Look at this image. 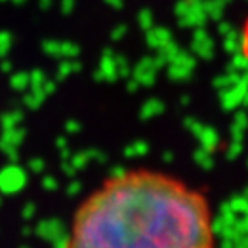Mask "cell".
Masks as SVG:
<instances>
[{"mask_svg":"<svg viewBox=\"0 0 248 248\" xmlns=\"http://www.w3.org/2000/svg\"><path fill=\"white\" fill-rule=\"evenodd\" d=\"M12 62L11 61H7V59H2V62H0V71H2V73H5V74H11L12 73Z\"/></svg>","mask_w":248,"mask_h":248,"instance_id":"obj_38","label":"cell"},{"mask_svg":"<svg viewBox=\"0 0 248 248\" xmlns=\"http://www.w3.org/2000/svg\"><path fill=\"white\" fill-rule=\"evenodd\" d=\"M155 74H157V71H148V73H145V74H141V76H138L136 79H138L140 85H141V86L152 88V86L155 85Z\"/></svg>","mask_w":248,"mask_h":248,"instance_id":"obj_27","label":"cell"},{"mask_svg":"<svg viewBox=\"0 0 248 248\" xmlns=\"http://www.w3.org/2000/svg\"><path fill=\"white\" fill-rule=\"evenodd\" d=\"M61 170L67 176V178H76L78 169L71 164V160H61Z\"/></svg>","mask_w":248,"mask_h":248,"instance_id":"obj_32","label":"cell"},{"mask_svg":"<svg viewBox=\"0 0 248 248\" xmlns=\"http://www.w3.org/2000/svg\"><path fill=\"white\" fill-rule=\"evenodd\" d=\"M154 31H155V35H157V38L160 40V43H166V42H169L170 40V31L167 30V28H164V26H157V28H154Z\"/></svg>","mask_w":248,"mask_h":248,"instance_id":"obj_33","label":"cell"},{"mask_svg":"<svg viewBox=\"0 0 248 248\" xmlns=\"http://www.w3.org/2000/svg\"><path fill=\"white\" fill-rule=\"evenodd\" d=\"M71 247H212L202 195L160 174L110 179L90 197L74 221Z\"/></svg>","mask_w":248,"mask_h":248,"instance_id":"obj_1","label":"cell"},{"mask_svg":"<svg viewBox=\"0 0 248 248\" xmlns=\"http://www.w3.org/2000/svg\"><path fill=\"white\" fill-rule=\"evenodd\" d=\"M0 150L4 152L5 157L9 159V162L11 164H17L19 162V150H17V147H14V145H9V143H2L0 141Z\"/></svg>","mask_w":248,"mask_h":248,"instance_id":"obj_19","label":"cell"},{"mask_svg":"<svg viewBox=\"0 0 248 248\" xmlns=\"http://www.w3.org/2000/svg\"><path fill=\"white\" fill-rule=\"evenodd\" d=\"M83 191V183L78 181V179L71 178V181L66 186V195L67 197H78V195Z\"/></svg>","mask_w":248,"mask_h":248,"instance_id":"obj_22","label":"cell"},{"mask_svg":"<svg viewBox=\"0 0 248 248\" xmlns=\"http://www.w3.org/2000/svg\"><path fill=\"white\" fill-rule=\"evenodd\" d=\"M42 186H43V190L46 191H57L59 190V181L54 178V176H43L42 178Z\"/></svg>","mask_w":248,"mask_h":248,"instance_id":"obj_30","label":"cell"},{"mask_svg":"<svg viewBox=\"0 0 248 248\" xmlns=\"http://www.w3.org/2000/svg\"><path fill=\"white\" fill-rule=\"evenodd\" d=\"M126 35H128V24H117V26L110 31V40H112V42H121Z\"/></svg>","mask_w":248,"mask_h":248,"instance_id":"obj_26","label":"cell"},{"mask_svg":"<svg viewBox=\"0 0 248 248\" xmlns=\"http://www.w3.org/2000/svg\"><path fill=\"white\" fill-rule=\"evenodd\" d=\"M24 138H26V129L21 128V126L2 129V135H0V141H2V143L14 145V147H19L24 141Z\"/></svg>","mask_w":248,"mask_h":248,"instance_id":"obj_7","label":"cell"},{"mask_svg":"<svg viewBox=\"0 0 248 248\" xmlns=\"http://www.w3.org/2000/svg\"><path fill=\"white\" fill-rule=\"evenodd\" d=\"M162 160H164V162H170V160H172V152H164Z\"/></svg>","mask_w":248,"mask_h":248,"instance_id":"obj_47","label":"cell"},{"mask_svg":"<svg viewBox=\"0 0 248 248\" xmlns=\"http://www.w3.org/2000/svg\"><path fill=\"white\" fill-rule=\"evenodd\" d=\"M11 2H12L14 5H24V4L28 2V0H11Z\"/></svg>","mask_w":248,"mask_h":248,"instance_id":"obj_48","label":"cell"},{"mask_svg":"<svg viewBox=\"0 0 248 248\" xmlns=\"http://www.w3.org/2000/svg\"><path fill=\"white\" fill-rule=\"evenodd\" d=\"M166 62H167L166 55L160 54V52H159V55H157V57H154V66H155V69H157V71L162 69V67L166 66Z\"/></svg>","mask_w":248,"mask_h":248,"instance_id":"obj_37","label":"cell"},{"mask_svg":"<svg viewBox=\"0 0 248 248\" xmlns=\"http://www.w3.org/2000/svg\"><path fill=\"white\" fill-rule=\"evenodd\" d=\"M12 42H14V36L11 31L0 30V59L7 57V54L11 52Z\"/></svg>","mask_w":248,"mask_h":248,"instance_id":"obj_13","label":"cell"},{"mask_svg":"<svg viewBox=\"0 0 248 248\" xmlns=\"http://www.w3.org/2000/svg\"><path fill=\"white\" fill-rule=\"evenodd\" d=\"M148 71H157V69H155V66H154V57H143V59H140L138 64H136L135 67H131L133 78L141 76V74L148 73Z\"/></svg>","mask_w":248,"mask_h":248,"instance_id":"obj_12","label":"cell"},{"mask_svg":"<svg viewBox=\"0 0 248 248\" xmlns=\"http://www.w3.org/2000/svg\"><path fill=\"white\" fill-rule=\"evenodd\" d=\"M104 2L107 5H110L112 9H117V11L124 7V0H104Z\"/></svg>","mask_w":248,"mask_h":248,"instance_id":"obj_40","label":"cell"},{"mask_svg":"<svg viewBox=\"0 0 248 248\" xmlns=\"http://www.w3.org/2000/svg\"><path fill=\"white\" fill-rule=\"evenodd\" d=\"M128 174L129 172L126 170V167L121 166V164H114V166L108 167V176H110V179H121Z\"/></svg>","mask_w":248,"mask_h":248,"instance_id":"obj_24","label":"cell"},{"mask_svg":"<svg viewBox=\"0 0 248 248\" xmlns=\"http://www.w3.org/2000/svg\"><path fill=\"white\" fill-rule=\"evenodd\" d=\"M73 74V67H71V59H64V61L59 64V69H57V76H55V81L62 83L64 79Z\"/></svg>","mask_w":248,"mask_h":248,"instance_id":"obj_18","label":"cell"},{"mask_svg":"<svg viewBox=\"0 0 248 248\" xmlns=\"http://www.w3.org/2000/svg\"><path fill=\"white\" fill-rule=\"evenodd\" d=\"M2 2H7V0H0V4H2Z\"/></svg>","mask_w":248,"mask_h":248,"instance_id":"obj_50","label":"cell"},{"mask_svg":"<svg viewBox=\"0 0 248 248\" xmlns=\"http://www.w3.org/2000/svg\"><path fill=\"white\" fill-rule=\"evenodd\" d=\"M28 183L26 170L17 164H9L0 169V193L16 195L24 190Z\"/></svg>","mask_w":248,"mask_h":248,"instance_id":"obj_3","label":"cell"},{"mask_svg":"<svg viewBox=\"0 0 248 248\" xmlns=\"http://www.w3.org/2000/svg\"><path fill=\"white\" fill-rule=\"evenodd\" d=\"M140 81L136 79V78H128V83H126V90H128L129 93H136L140 90Z\"/></svg>","mask_w":248,"mask_h":248,"instance_id":"obj_36","label":"cell"},{"mask_svg":"<svg viewBox=\"0 0 248 248\" xmlns=\"http://www.w3.org/2000/svg\"><path fill=\"white\" fill-rule=\"evenodd\" d=\"M166 110V105L159 98H148L141 108H140V119L141 121H152L155 116H160V114Z\"/></svg>","mask_w":248,"mask_h":248,"instance_id":"obj_5","label":"cell"},{"mask_svg":"<svg viewBox=\"0 0 248 248\" xmlns=\"http://www.w3.org/2000/svg\"><path fill=\"white\" fill-rule=\"evenodd\" d=\"M45 79H46L45 73L36 67V69H33L30 73V88H42Z\"/></svg>","mask_w":248,"mask_h":248,"instance_id":"obj_20","label":"cell"},{"mask_svg":"<svg viewBox=\"0 0 248 248\" xmlns=\"http://www.w3.org/2000/svg\"><path fill=\"white\" fill-rule=\"evenodd\" d=\"M2 203H4V198H2V195H0V207H2Z\"/></svg>","mask_w":248,"mask_h":248,"instance_id":"obj_49","label":"cell"},{"mask_svg":"<svg viewBox=\"0 0 248 248\" xmlns=\"http://www.w3.org/2000/svg\"><path fill=\"white\" fill-rule=\"evenodd\" d=\"M45 98H46V93L43 92V88H31L30 92L23 95V104L30 110H38L43 102H45Z\"/></svg>","mask_w":248,"mask_h":248,"instance_id":"obj_6","label":"cell"},{"mask_svg":"<svg viewBox=\"0 0 248 248\" xmlns=\"http://www.w3.org/2000/svg\"><path fill=\"white\" fill-rule=\"evenodd\" d=\"M74 7H76V0H61V12L64 16L73 14Z\"/></svg>","mask_w":248,"mask_h":248,"instance_id":"obj_34","label":"cell"},{"mask_svg":"<svg viewBox=\"0 0 248 248\" xmlns=\"http://www.w3.org/2000/svg\"><path fill=\"white\" fill-rule=\"evenodd\" d=\"M23 119H24L23 110L14 108V110H9V112H4L0 116V126H2V129L16 128V126H19L23 123Z\"/></svg>","mask_w":248,"mask_h":248,"instance_id":"obj_9","label":"cell"},{"mask_svg":"<svg viewBox=\"0 0 248 248\" xmlns=\"http://www.w3.org/2000/svg\"><path fill=\"white\" fill-rule=\"evenodd\" d=\"M114 55L116 52L110 48V46H105L104 50H102V57H100V69L105 76V83H114L119 79V74H117V67H116V61H114Z\"/></svg>","mask_w":248,"mask_h":248,"instance_id":"obj_4","label":"cell"},{"mask_svg":"<svg viewBox=\"0 0 248 248\" xmlns=\"http://www.w3.org/2000/svg\"><path fill=\"white\" fill-rule=\"evenodd\" d=\"M57 85H59V83L55 81V79H45V83H43L42 88H43V92L46 93V97L57 92Z\"/></svg>","mask_w":248,"mask_h":248,"instance_id":"obj_35","label":"cell"},{"mask_svg":"<svg viewBox=\"0 0 248 248\" xmlns=\"http://www.w3.org/2000/svg\"><path fill=\"white\" fill-rule=\"evenodd\" d=\"M59 155H61V160H69L71 155H73V152H71L69 147H64L59 150Z\"/></svg>","mask_w":248,"mask_h":248,"instance_id":"obj_41","label":"cell"},{"mask_svg":"<svg viewBox=\"0 0 248 248\" xmlns=\"http://www.w3.org/2000/svg\"><path fill=\"white\" fill-rule=\"evenodd\" d=\"M55 147H57L59 150H61V148H64V147H69V140H67L64 135L57 136V138H55Z\"/></svg>","mask_w":248,"mask_h":248,"instance_id":"obj_39","label":"cell"},{"mask_svg":"<svg viewBox=\"0 0 248 248\" xmlns=\"http://www.w3.org/2000/svg\"><path fill=\"white\" fill-rule=\"evenodd\" d=\"M69 160L78 170L86 169V167H88V164L92 162V160H90V157H88V154H86V150H81V152H76V154H73Z\"/></svg>","mask_w":248,"mask_h":248,"instance_id":"obj_17","label":"cell"},{"mask_svg":"<svg viewBox=\"0 0 248 248\" xmlns=\"http://www.w3.org/2000/svg\"><path fill=\"white\" fill-rule=\"evenodd\" d=\"M136 19H138L140 28H141L143 31L152 30V28H154V12H152V9L143 7L138 12V17H136Z\"/></svg>","mask_w":248,"mask_h":248,"instance_id":"obj_14","label":"cell"},{"mask_svg":"<svg viewBox=\"0 0 248 248\" xmlns=\"http://www.w3.org/2000/svg\"><path fill=\"white\" fill-rule=\"evenodd\" d=\"M145 42H147V45L150 46V48H157V50H159L160 46H162L160 40L157 38V35H155L154 28H152V30H147V31H145Z\"/></svg>","mask_w":248,"mask_h":248,"instance_id":"obj_25","label":"cell"},{"mask_svg":"<svg viewBox=\"0 0 248 248\" xmlns=\"http://www.w3.org/2000/svg\"><path fill=\"white\" fill-rule=\"evenodd\" d=\"M93 81H97V83H105V76H104V73H102L100 67L93 71Z\"/></svg>","mask_w":248,"mask_h":248,"instance_id":"obj_43","label":"cell"},{"mask_svg":"<svg viewBox=\"0 0 248 248\" xmlns=\"http://www.w3.org/2000/svg\"><path fill=\"white\" fill-rule=\"evenodd\" d=\"M71 67H73V73H81V71H83V62L78 61V57L71 59Z\"/></svg>","mask_w":248,"mask_h":248,"instance_id":"obj_42","label":"cell"},{"mask_svg":"<svg viewBox=\"0 0 248 248\" xmlns=\"http://www.w3.org/2000/svg\"><path fill=\"white\" fill-rule=\"evenodd\" d=\"M241 54H243V59L248 62V19L245 23V28L241 31V43H240Z\"/></svg>","mask_w":248,"mask_h":248,"instance_id":"obj_29","label":"cell"},{"mask_svg":"<svg viewBox=\"0 0 248 248\" xmlns=\"http://www.w3.org/2000/svg\"><path fill=\"white\" fill-rule=\"evenodd\" d=\"M150 152V143L145 140H136L133 143L126 145L123 148V155L126 159H135V157H145Z\"/></svg>","mask_w":248,"mask_h":248,"instance_id":"obj_8","label":"cell"},{"mask_svg":"<svg viewBox=\"0 0 248 248\" xmlns=\"http://www.w3.org/2000/svg\"><path fill=\"white\" fill-rule=\"evenodd\" d=\"M186 11H188V5H186L185 2H181V4L176 5V14H178V16L186 14Z\"/></svg>","mask_w":248,"mask_h":248,"instance_id":"obj_46","label":"cell"},{"mask_svg":"<svg viewBox=\"0 0 248 248\" xmlns=\"http://www.w3.org/2000/svg\"><path fill=\"white\" fill-rule=\"evenodd\" d=\"M42 50L45 52V55H48V57L59 59L61 57V42H57V40H43Z\"/></svg>","mask_w":248,"mask_h":248,"instance_id":"obj_16","label":"cell"},{"mask_svg":"<svg viewBox=\"0 0 248 248\" xmlns=\"http://www.w3.org/2000/svg\"><path fill=\"white\" fill-rule=\"evenodd\" d=\"M114 61H116V67H117V74L119 78H129L131 76V66H129L128 59L124 57L123 54H116L114 55Z\"/></svg>","mask_w":248,"mask_h":248,"instance_id":"obj_15","label":"cell"},{"mask_svg":"<svg viewBox=\"0 0 248 248\" xmlns=\"http://www.w3.org/2000/svg\"><path fill=\"white\" fill-rule=\"evenodd\" d=\"M52 4H54V0H38V5L40 9H43V11H46V9H50Z\"/></svg>","mask_w":248,"mask_h":248,"instance_id":"obj_45","label":"cell"},{"mask_svg":"<svg viewBox=\"0 0 248 248\" xmlns=\"http://www.w3.org/2000/svg\"><path fill=\"white\" fill-rule=\"evenodd\" d=\"M36 214V205L33 203V202H28V203H24L23 210H21V217H23V221H31L33 217H35Z\"/></svg>","mask_w":248,"mask_h":248,"instance_id":"obj_28","label":"cell"},{"mask_svg":"<svg viewBox=\"0 0 248 248\" xmlns=\"http://www.w3.org/2000/svg\"><path fill=\"white\" fill-rule=\"evenodd\" d=\"M79 54H81V46L78 45V43L69 42V40L61 42V57L76 59V57H79Z\"/></svg>","mask_w":248,"mask_h":248,"instance_id":"obj_11","label":"cell"},{"mask_svg":"<svg viewBox=\"0 0 248 248\" xmlns=\"http://www.w3.org/2000/svg\"><path fill=\"white\" fill-rule=\"evenodd\" d=\"M64 129H66V133H69V135H76V133H79L83 129V124L78 119H67L66 124H64Z\"/></svg>","mask_w":248,"mask_h":248,"instance_id":"obj_31","label":"cell"},{"mask_svg":"<svg viewBox=\"0 0 248 248\" xmlns=\"http://www.w3.org/2000/svg\"><path fill=\"white\" fill-rule=\"evenodd\" d=\"M21 234H23L24 238H28V236H31V234H35V231H33V228H31L30 224H26V226H23V229H21Z\"/></svg>","mask_w":248,"mask_h":248,"instance_id":"obj_44","label":"cell"},{"mask_svg":"<svg viewBox=\"0 0 248 248\" xmlns=\"http://www.w3.org/2000/svg\"><path fill=\"white\" fill-rule=\"evenodd\" d=\"M28 169H30L33 174H42L46 169V162L42 157H33V159L28 160Z\"/></svg>","mask_w":248,"mask_h":248,"instance_id":"obj_21","label":"cell"},{"mask_svg":"<svg viewBox=\"0 0 248 248\" xmlns=\"http://www.w3.org/2000/svg\"><path fill=\"white\" fill-rule=\"evenodd\" d=\"M86 154H88L90 160H95L97 164H107V154L100 148H88Z\"/></svg>","mask_w":248,"mask_h":248,"instance_id":"obj_23","label":"cell"},{"mask_svg":"<svg viewBox=\"0 0 248 248\" xmlns=\"http://www.w3.org/2000/svg\"><path fill=\"white\" fill-rule=\"evenodd\" d=\"M9 85L16 92H26L28 86H30V73L26 71H17V73L11 74V79H9Z\"/></svg>","mask_w":248,"mask_h":248,"instance_id":"obj_10","label":"cell"},{"mask_svg":"<svg viewBox=\"0 0 248 248\" xmlns=\"http://www.w3.org/2000/svg\"><path fill=\"white\" fill-rule=\"evenodd\" d=\"M35 234L42 240L48 241L54 248H67L71 247V236L66 224L59 217L43 219L33 228Z\"/></svg>","mask_w":248,"mask_h":248,"instance_id":"obj_2","label":"cell"}]
</instances>
